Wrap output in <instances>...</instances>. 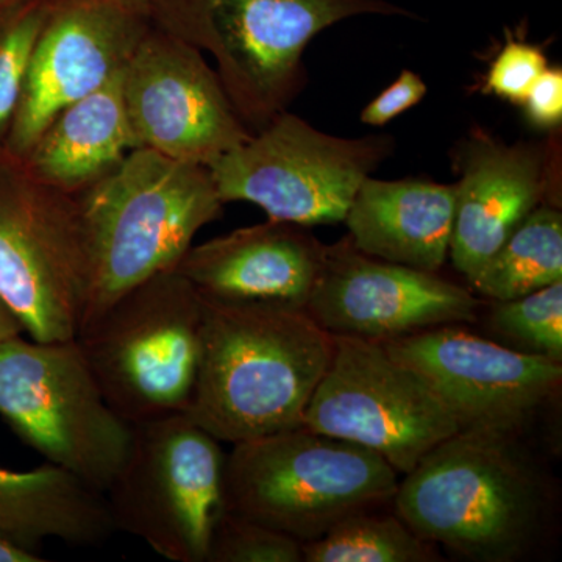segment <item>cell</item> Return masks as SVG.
Instances as JSON below:
<instances>
[{
  "label": "cell",
  "mask_w": 562,
  "mask_h": 562,
  "mask_svg": "<svg viewBox=\"0 0 562 562\" xmlns=\"http://www.w3.org/2000/svg\"><path fill=\"white\" fill-rule=\"evenodd\" d=\"M203 301L201 366L188 416L228 443L302 427L335 338L305 308Z\"/></svg>",
  "instance_id": "1"
},
{
  "label": "cell",
  "mask_w": 562,
  "mask_h": 562,
  "mask_svg": "<svg viewBox=\"0 0 562 562\" xmlns=\"http://www.w3.org/2000/svg\"><path fill=\"white\" fill-rule=\"evenodd\" d=\"M76 198L88 251L79 331L136 284L176 269L224 211L210 168L140 147Z\"/></svg>",
  "instance_id": "2"
},
{
  "label": "cell",
  "mask_w": 562,
  "mask_h": 562,
  "mask_svg": "<svg viewBox=\"0 0 562 562\" xmlns=\"http://www.w3.org/2000/svg\"><path fill=\"white\" fill-rule=\"evenodd\" d=\"M405 475L392 498L397 516L469 560H516L541 527L542 480L514 432L460 430Z\"/></svg>",
  "instance_id": "3"
},
{
  "label": "cell",
  "mask_w": 562,
  "mask_h": 562,
  "mask_svg": "<svg viewBox=\"0 0 562 562\" xmlns=\"http://www.w3.org/2000/svg\"><path fill=\"white\" fill-rule=\"evenodd\" d=\"M149 9L155 29L213 57L250 132L301 94L314 36L362 14L414 16L390 0H149Z\"/></svg>",
  "instance_id": "4"
},
{
  "label": "cell",
  "mask_w": 562,
  "mask_h": 562,
  "mask_svg": "<svg viewBox=\"0 0 562 562\" xmlns=\"http://www.w3.org/2000/svg\"><path fill=\"white\" fill-rule=\"evenodd\" d=\"M397 487L379 453L305 425L233 443L225 458V509L302 543L392 502Z\"/></svg>",
  "instance_id": "5"
},
{
  "label": "cell",
  "mask_w": 562,
  "mask_h": 562,
  "mask_svg": "<svg viewBox=\"0 0 562 562\" xmlns=\"http://www.w3.org/2000/svg\"><path fill=\"white\" fill-rule=\"evenodd\" d=\"M203 317L202 295L172 269L122 294L76 336L106 402L128 424L188 413Z\"/></svg>",
  "instance_id": "6"
},
{
  "label": "cell",
  "mask_w": 562,
  "mask_h": 562,
  "mask_svg": "<svg viewBox=\"0 0 562 562\" xmlns=\"http://www.w3.org/2000/svg\"><path fill=\"white\" fill-rule=\"evenodd\" d=\"M0 416L47 462L102 494L131 452L133 425L106 402L76 338L0 342Z\"/></svg>",
  "instance_id": "7"
},
{
  "label": "cell",
  "mask_w": 562,
  "mask_h": 562,
  "mask_svg": "<svg viewBox=\"0 0 562 562\" xmlns=\"http://www.w3.org/2000/svg\"><path fill=\"white\" fill-rule=\"evenodd\" d=\"M220 439L188 414L133 425L131 452L105 491L114 530L173 562H206L225 509Z\"/></svg>",
  "instance_id": "8"
},
{
  "label": "cell",
  "mask_w": 562,
  "mask_h": 562,
  "mask_svg": "<svg viewBox=\"0 0 562 562\" xmlns=\"http://www.w3.org/2000/svg\"><path fill=\"white\" fill-rule=\"evenodd\" d=\"M88 251L76 195L33 176L0 146V299L33 341L79 333Z\"/></svg>",
  "instance_id": "9"
},
{
  "label": "cell",
  "mask_w": 562,
  "mask_h": 562,
  "mask_svg": "<svg viewBox=\"0 0 562 562\" xmlns=\"http://www.w3.org/2000/svg\"><path fill=\"white\" fill-rule=\"evenodd\" d=\"M394 146L390 135H328L286 110L210 166V172L224 205L254 203L269 220L303 227L336 224L346 220L362 181Z\"/></svg>",
  "instance_id": "10"
},
{
  "label": "cell",
  "mask_w": 562,
  "mask_h": 562,
  "mask_svg": "<svg viewBox=\"0 0 562 562\" xmlns=\"http://www.w3.org/2000/svg\"><path fill=\"white\" fill-rule=\"evenodd\" d=\"M335 350L303 425L379 453L408 473L461 430L438 395L382 342L333 336Z\"/></svg>",
  "instance_id": "11"
},
{
  "label": "cell",
  "mask_w": 562,
  "mask_h": 562,
  "mask_svg": "<svg viewBox=\"0 0 562 562\" xmlns=\"http://www.w3.org/2000/svg\"><path fill=\"white\" fill-rule=\"evenodd\" d=\"M136 149L210 168L250 138L202 52L151 27L122 70Z\"/></svg>",
  "instance_id": "12"
},
{
  "label": "cell",
  "mask_w": 562,
  "mask_h": 562,
  "mask_svg": "<svg viewBox=\"0 0 562 562\" xmlns=\"http://www.w3.org/2000/svg\"><path fill=\"white\" fill-rule=\"evenodd\" d=\"M151 27L149 0H46L7 149L24 158L63 106L120 76Z\"/></svg>",
  "instance_id": "13"
},
{
  "label": "cell",
  "mask_w": 562,
  "mask_h": 562,
  "mask_svg": "<svg viewBox=\"0 0 562 562\" xmlns=\"http://www.w3.org/2000/svg\"><path fill=\"white\" fill-rule=\"evenodd\" d=\"M449 408L461 430L514 432L557 394L562 364L441 325L382 342Z\"/></svg>",
  "instance_id": "14"
},
{
  "label": "cell",
  "mask_w": 562,
  "mask_h": 562,
  "mask_svg": "<svg viewBox=\"0 0 562 562\" xmlns=\"http://www.w3.org/2000/svg\"><path fill=\"white\" fill-rule=\"evenodd\" d=\"M480 306L460 284L369 257L347 236L325 247L305 310L331 336L386 342L441 325L472 324Z\"/></svg>",
  "instance_id": "15"
},
{
  "label": "cell",
  "mask_w": 562,
  "mask_h": 562,
  "mask_svg": "<svg viewBox=\"0 0 562 562\" xmlns=\"http://www.w3.org/2000/svg\"><path fill=\"white\" fill-rule=\"evenodd\" d=\"M454 214L449 258L468 281L543 202L560 205V143L506 144L473 131L453 154Z\"/></svg>",
  "instance_id": "16"
},
{
  "label": "cell",
  "mask_w": 562,
  "mask_h": 562,
  "mask_svg": "<svg viewBox=\"0 0 562 562\" xmlns=\"http://www.w3.org/2000/svg\"><path fill=\"white\" fill-rule=\"evenodd\" d=\"M306 228L273 220L238 228L192 244L176 271L206 301L305 308L327 247Z\"/></svg>",
  "instance_id": "17"
},
{
  "label": "cell",
  "mask_w": 562,
  "mask_h": 562,
  "mask_svg": "<svg viewBox=\"0 0 562 562\" xmlns=\"http://www.w3.org/2000/svg\"><path fill=\"white\" fill-rule=\"evenodd\" d=\"M453 214L454 183L368 177L344 222L362 254L438 272L449 258Z\"/></svg>",
  "instance_id": "18"
},
{
  "label": "cell",
  "mask_w": 562,
  "mask_h": 562,
  "mask_svg": "<svg viewBox=\"0 0 562 562\" xmlns=\"http://www.w3.org/2000/svg\"><path fill=\"white\" fill-rule=\"evenodd\" d=\"M133 149L121 72L99 90L63 106L24 161L36 179L79 195L120 168Z\"/></svg>",
  "instance_id": "19"
},
{
  "label": "cell",
  "mask_w": 562,
  "mask_h": 562,
  "mask_svg": "<svg viewBox=\"0 0 562 562\" xmlns=\"http://www.w3.org/2000/svg\"><path fill=\"white\" fill-rule=\"evenodd\" d=\"M114 530L105 495L46 462L27 472L0 465V536L36 553L46 539L102 546Z\"/></svg>",
  "instance_id": "20"
},
{
  "label": "cell",
  "mask_w": 562,
  "mask_h": 562,
  "mask_svg": "<svg viewBox=\"0 0 562 562\" xmlns=\"http://www.w3.org/2000/svg\"><path fill=\"white\" fill-rule=\"evenodd\" d=\"M562 281V213L543 202L492 255L469 284L491 301H509Z\"/></svg>",
  "instance_id": "21"
},
{
  "label": "cell",
  "mask_w": 562,
  "mask_h": 562,
  "mask_svg": "<svg viewBox=\"0 0 562 562\" xmlns=\"http://www.w3.org/2000/svg\"><path fill=\"white\" fill-rule=\"evenodd\" d=\"M306 562H427L438 560L398 516L351 514L302 547Z\"/></svg>",
  "instance_id": "22"
},
{
  "label": "cell",
  "mask_w": 562,
  "mask_h": 562,
  "mask_svg": "<svg viewBox=\"0 0 562 562\" xmlns=\"http://www.w3.org/2000/svg\"><path fill=\"white\" fill-rule=\"evenodd\" d=\"M490 325L506 347L561 362L562 281L509 301H495Z\"/></svg>",
  "instance_id": "23"
},
{
  "label": "cell",
  "mask_w": 562,
  "mask_h": 562,
  "mask_svg": "<svg viewBox=\"0 0 562 562\" xmlns=\"http://www.w3.org/2000/svg\"><path fill=\"white\" fill-rule=\"evenodd\" d=\"M46 0H22L0 11V146H5L20 106Z\"/></svg>",
  "instance_id": "24"
},
{
  "label": "cell",
  "mask_w": 562,
  "mask_h": 562,
  "mask_svg": "<svg viewBox=\"0 0 562 562\" xmlns=\"http://www.w3.org/2000/svg\"><path fill=\"white\" fill-rule=\"evenodd\" d=\"M303 543L224 509L211 535L206 562H301Z\"/></svg>",
  "instance_id": "25"
},
{
  "label": "cell",
  "mask_w": 562,
  "mask_h": 562,
  "mask_svg": "<svg viewBox=\"0 0 562 562\" xmlns=\"http://www.w3.org/2000/svg\"><path fill=\"white\" fill-rule=\"evenodd\" d=\"M547 68L549 61L541 47L522 40H509L492 61L483 91L522 105L528 91Z\"/></svg>",
  "instance_id": "26"
},
{
  "label": "cell",
  "mask_w": 562,
  "mask_h": 562,
  "mask_svg": "<svg viewBox=\"0 0 562 562\" xmlns=\"http://www.w3.org/2000/svg\"><path fill=\"white\" fill-rule=\"evenodd\" d=\"M425 81L409 69H403L397 80L380 92L369 105L362 110L361 121L372 127H383L387 122L401 116L405 111L419 105L427 95Z\"/></svg>",
  "instance_id": "27"
},
{
  "label": "cell",
  "mask_w": 562,
  "mask_h": 562,
  "mask_svg": "<svg viewBox=\"0 0 562 562\" xmlns=\"http://www.w3.org/2000/svg\"><path fill=\"white\" fill-rule=\"evenodd\" d=\"M520 106L532 127L557 132L562 122V69L543 70Z\"/></svg>",
  "instance_id": "28"
},
{
  "label": "cell",
  "mask_w": 562,
  "mask_h": 562,
  "mask_svg": "<svg viewBox=\"0 0 562 562\" xmlns=\"http://www.w3.org/2000/svg\"><path fill=\"white\" fill-rule=\"evenodd\" d=\"M43 558L0 536V562H40Z\"/></svg>",
  "instance_id": "29"
},
{
  "label": "cell",
  "mask_w": 562,
  "mask_h": 562,
  "mask_svg": "<svg viewBox=\"0 0 562 562\" xmlns=\"http://www.w3.org/2000/svg\"><path fill=\"white\" fill-rule=\"evenodd\" d=\"M24 331L22 324L14 313L11 312L7 303L0 299V342L7 341V339L20 336Z\"/></svg>",
  "instance_id": "30"
},
{
  "label": "cell",
  "mask_w": 562,
  "mask_h": 562,
  "mask_svg": "<svg viewBox=\"0 0 562 562\" xmlns=\"http://www.w3.org/2000/svg\"><path fill=\"white\" fill-rule=\"evenodd\" d=\"M22 0H0V11L10 9V7L16 5Z\"/></svg>",
  "instance_id": "31"
}]
</instances>
